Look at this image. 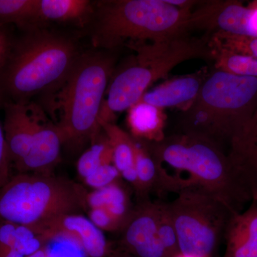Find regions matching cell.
Instances as JSON below:
<instances>
[{
	"label": "cell",
	"instance_id": "cell-6",
	"mask_svg": "<svg viewBox=\"0 0 257 257\" xmlns=\"http://www.w3.org/2000/svg\"><path fill=\"white\" fill-rule=\"evenodd\" d=\"M116 58L106 51L82 53L62 86L59 98L60 121L57 123L64 146L77 151L92 143L102 131L99 116Z\"/></svg>",
	"mask_w": 257,
	"mask_h": 257
},
{
	"label": "cell",
	"instance_id": "cell-8",
	"mask_svg": "<svg viewBox=\"0 0 257 257\" xmlns=\"http://www.w3.org/2000/svg\"><path fill=\"white\" fill-rule=\"evenodd\" d=\"M177 194L168 205L181 254L212 256L224 239L231 218L237 213L214 194L190 181Z\"/></svg>",
	"mask_w": 257,
	"mask_h": 257
},
{
	"label": "cell",
	"instance_id": "cell-12",
	"mask_svg": "<svg viewBox=\"0 0 257 257\" xmlns=\"http://www.w3.org/2000/svg\"><path fill=\"white\" fill-rule=\"evenodd\" d=\"M2 104L5 111V140L15 169L28 155L39 121L45 112L32 101L25 104L5 101Z\"/></svg>",
	"mask_w": 257,
	"mask_h": 257
},
{
	"label": "cell",
	"instance_id": "cell-2",
	"mask_svg": "<svg viewBox=\"0 0 257 257\" xmlns=\"http://www.w3.org/2000/svg\"><path fill=\"white\" fill-rule=\"evenodd\" d=\"M72 39L42 27L13 42L0 70V99L25 104L34 96L61 89L79 57Z\"/></svg>",
	"mask_w": 257,
	"mask_h": 257
},
{
	"label": "cell",
	"instance_id": "cell-32",
	"mask_svg": "<svg viewBox=\"0 0 257 257\" xmlns=\"http://www.w3.org/2000/svg\"><path fill=\"white\" fill-rule=\"evenodd\" d=\"M28 257H51V255L49 248H47V245H45L37 252Z\"/></svg>",
	"mask_w": 257,
	"mask_h": 257
},
{
	"label": "cell",
	"instance_id": "cell-28",
	"mask_svg": "<svg viewBox=\"0 0 257 257\" xmlns=\"http://www.w3.org/2000/svg\"><path fill=\"white\" fill-rule=\"evenodd\" d=\"M245 144V160L257 177V109L251 121L247 140Z\"/></svg>",
	"mask_w": 257,
	"mask_h": 257
},
{
	"label": "cell",
	"instance_id": "cell-4",
	"mask_svg": "<svg viewBox=\"0 0 257 257\" xmlns=\"http://www.w3.org/2000/svg\"><path fill=\"white\" fill-rule=\"evenodd\" d=\"M128 47L136 55L113 74L101 106V116L107 121H114L116 114L127 111L154 83L167 77L178 64L194 59L212 61L207 35L196 38L185 33Z\"/></svg>",
	"mask_w": 257,
	"mask_h": 257
},
{
	"label": "cell",
	"instance_id": "cell-26",
	"mask_svg": "<svg viewBox=\"0 0 257 257\" xmlns=\"http://www.w3.org/2000/svg\"><path fill=\"white\" fill-rule=\"evenodd\" d=\"M121 175L113 164L101 166L95 172L83 181L84 186L94 190L121 180Z\"/></svg>",
	"mask_w": 257,
	"mask_h": 257
},
{
	"label": "cell",
	"instance_id": "cell-22",
	"mask_svg": "<svg viewBox=\"0 0 257 257\" xmlns=\"http://www.w3.org/2000/svg\"><path fill=\"white\" fill-rule=\"evenodd\" d=\"M209 46L214 69L234 75L257 77V59L228 50L209 37Z\"/></svg>",
	"mask_w": 257,
	"mask_h": 257
},
{
	"label": "cell",
	"instance_id": "cell-9",
	"mask_svg": "<svg viewBox=\"0 0 257 257\" xmlns=\"http://www.w3.org/2000/svg\"><path fill=\"white\" fill-rule=\"evenodd\" d=\"M194 30L257 38V1L247 7L236 0L200 2L186 26L187 32Z\"/></svg>",
	"mask_w": 257,
	"mask_h": 257
},
{
	"label": "cell",
	"instance_id": "cell-27",
	"mask_svg": "<svg viewBox=\"0 0 257 257\" xmlns=\"http://www.w3.org/2000/svg\"><path fill=\"white\" fill-rule=\"evenodd\" d=\"M87 214L89 220L103 232H119L122 229L121 223L104 208H91Z\"/></svg>",
	"mask_w": 257,
	"mask_h": 257
},
{
	"label": "cell",
	"instance_id": "cell-25",
	"mask_svg": "<svg viewBox=\"0 0 257 257\" xmlns=\"http://www.w3.org/2000/svg\"><path fill=\"white\" fill-rule=\"evenodd\" d=\"M208 36L228 50L257 59L256 37L236 36L222 32H216Z\"/></svg>",
	"mask_w": 257,
	"mask_h": 257
},
{
	"label": "cell",
	"instance_id": "cell-31",
	"mask_svg": "<svg viewBox=\"0 0 257 257\" xmlns=\"http://www.w3.org/2000/svg\"><path fill=\"white\" fill-rule=\"evenodd\" d=\"M105 257H137L134 256V255L131 254V253H128L126 252V251H122V250L119 249V248H116V246L113 248V249L111 250L110 253L109 254L106 255Z\"/></svg>",
	"mask_w": 257,
	"mask_h": 257
},
{
	"label": "cell",
	"instance_id": "cell-29",
	"mask_svg": "<svg viewBox=\"0 0 257 257\" xmlns=\"http://www.w3.org/2000/svg\"><path fill=\"white\" fill-rule=\"evenodd\" d=\"M2 104L0 99V104ZM13 168L11 160L5 140L3 125L0 121V189L8 183L11 178V170Z\"/></svg>",
	"mask_w": 257,
	"mask_h": 257
},
{
	"label": "cell",
	"instance_id": "cell-3",
	"mask_svg": "<svg viewBox=\"0 0 257 257\" xmlns=\"http://www.w3.org/2000/svg\"><path fill=\"white\" fill-rule=\"evenodd\" d=\"M145 143L159 162L187 172L191 182L214 194L235 213L257 201L254 177L207 139L179 133L165 137L160 143Z\"/></svg>",
	"mask_w": 257,
	"mask_h": 257
},
{
	"label": "cell",
	"instance_id": "cell-13",
	"mask_svg": "<svg viewBox=\"0 0 257 257\" xmlns=\"http://www.w3.org/2000/svg\"><path fill=\"white\" fill-rule=\"evenodd\" d=\"M136 140L135 169L138 187L135 190L138 202L150 199L151 193L162 195L167 193H177L189 184L188 179L169 174L148 150L145 142Z\"/></svg>",
	"mask_w": 257,
	"mask_h": 257
},
{
	"label": "cell",
	"instance_id": "cell-19",
	"mask_svg": "<svg viewBox=\"0 0 257 257\" xmlns=\"http://www.w3.org/2000/svg\"><path fill=\"white\" fill-rule=\"evenodd\" d=\"M103 132L110 144L113 154V165L119 171L123 180L133 187H138L135 169L136 140L114 123H107L101 126Z\"/></svg>",
	"mask_w": 257,
	"mask_h": 257
},
{
	"label": "cell",
	"instance_id": "cell-11",
	"mask_svg": "<svg viewBox=\"0 0 257 257\" xmlns=\"http://www.w3.org/2000/svg\"><path fill=\"white\" fill-rule=\"evenodd\" d=\"M119 233L115 246L122 251L137 257H169L159 236L157 202H138Z\"/></svg>",
	"mask_w": 257,
	"mask_h": 257
},
{
	"label": "cell",
	"instance_id": "cell-1",
	"mask_svg": "<svg viewBox=\"0 0 257 257\" xmlns=\"http://www.w3.org/2000/svg\"><path fill=\"white\" fill-rule=\"evenodd\" d=\"M257 109V77L209 71L192 106L182 112L180 133L202 137L242 162Z\"/></svg>",
	"mask_w": 257,
	"mask_h": 257
},
{
	"label": "cell",
	"instance_id": "cell-20",
	"mask_svg": "<svg viewBox=\"0 0 257 257\" xmlns=\"http://www.w3.org/2000/svg\"><path fill=\"white\" fill-rule=\"evenodd\" d=\"M87 202L88 209L101 207L109 211L121 223L122 228L135 207L123 179L103 188L88 192Z\"/></svg>",
	"mask_w": 257,
	"mask_h": 257
},
{
	"label": "cell",
	"instance_id": "cell-7",
	"mask_svg": "<svg viewBox=\"0 0 257 257\" xmlns=\"http://www.w3.org/2000/svg\"><path fill=\"white\" fill-rule=\"evenodd\" d=\"M85 186L65 177L18 173L0 189V221L34 228L58 216L87 214Z\"/></svg>",
	"mask_w": 257,
	"mask_h": 257
},
{
	"label": "cell",
	"instance_id": "cell-18",
	"mask_svg": "<svg viewBox=\"0 0 257 257\" xmlns=\"http://www.w3.org/2000/svg\"><path fill=\"white\" fill-rule=\"evenodd\" d=\"M38 13L43 25L55 22L84 27L92 22L95 3L89 0H38Z\"/></svg>",
	"mask_w": 257,
	"mask_h": 257
},
{
	"label": "cell",
	"instance_id": "cell-24",
	"mask_svg": "<svg viewBox=\"0 0 257 257\" xmlns=\"http://www.w3.org/2000/svg\"><path fill=\"white\" fill-rule=\"evenodd\" d=\"M157 227L162 246L169 257H177L180 253L178 237L168 203L157 202Z\"/></svg>",
	"mask_w": 257,
	"mask_h": 257
},
{
	"label": "cell",
	"instance_id": "cell-15",
	"mask_svg": "<svg viewBox=\"0 0 257 257\" xmlns=\"http://www.w3.org/2000/svg\"><path fill=\"white\" fill-rule=\"evenodd\" d=\"M209 73L207 67H203L193 73L167 79L145 92L140 100L162 109L176 108L184 112L197 99Z\"/></svg>",
	"mask_w": 257,
	"mask_h": 257
},
{
	"label": "cell",
	"instance_id": "cell-16",
	"mask_svg": "<svg viewBox=\"0 0 257 257\" xmlns=\"http://www.w3.org/2000/svg\"><path fill=\"white\" fill-rule=\"evenodd\" d=\"M224 239V257H257V201L233 216Z\"/></svg>",
	"mask_w": 257,
	"mask_h": 257
},
{
	"label": "cell",
	"instance_id": "cell-14",
	"mask_svg": "<svg viewBox=\"0 0 257 257\" xmlns=\"http://www.w3.org/2000/svg\"><path fill=\"white\" fill-rule=\"evenodd\" d=\"M63 145L62 136L57 124L42 114L31 148L23 162L15 168L18 173L53 174L61 160V150Z\"/></svg>",
	"mask_w": 257,
	"mask_h": 257
},
{
	"label": "cell",
	"instance_id": "cell-23",
	"mask_svg": "<svg viewBox=\"0 0 257 257\" xmlns=\"http://www.w3.org/2000/svg\"><path fill=\"white\" fill-rule=\"evenodd\" d=\"M113 164L112 150L104 132L96 137L77 162V171L82 181L103 165Z\"/></svg>",
	"mask_w": 257,
	"mask_h": 257
},
{
	"label": "cell",
	"instance_id": "cell-21",
	"mask_svg": "<svg viewBox=\"0 0 257 257\" xmlns=\"http://www.w3.org/2000/svg\"><path fill=\"white\" fill-rule=\"evenodd\" d=\"M14 24L25 31L42 28L38 0H0V25Z\"/></svg>",
	"mask_w": 257,
	"mask_h": 257
},
{
	"label": "cell",
	"instance_id": "cell-10",
	"mask_svg": "<svg viewBox=\"0 0 257 257\" xmlns=\"http://www.w3.org/2000/svg\"><path fill=\"white\" fill-rule=\"evenodd\" d=\"M30 229L45 244L60 237L72 240L87 257H105L114 247L84 214H65Z\"/></svg>",
	"mask_w": 257,
	"mask_h": 257
},
{
	"label": "cell",
	"instance_id": "cell-17",
	"mask_svg": "<svg viewBox=\"0 0 257 257\" xmlns=\"http://www.w3.org/2000/svg\"><path fill=\"white\" fill-rule=\"evenodd\" d=\"M165 109L140 100L127 110L126 124L135 140L160 143L165 138Z\"/></svg>",
	"mask_w": 257,
	"mask_h": 257
},
{
	"label": "cell",
	"instance_id": "cell-30",
	"mask_svg": "<svg viewBox=\"0 0 257 257\" xmlns=\"http://www.w3.org/2000/svg\"><path fill=\"white\" fill-rule=\"evenodd\" d=\"M6 26L7 25H0V70L8 60L14 42Z\"/></svg>",
	"mask_w": 257,
	"mask_h": 257
},
{
	"label": "cell",
	"instance_id": "cell-5",
	"mask_svg": "<svg viewBox=\"0 0 257 257\" xmlns=\"http://www.w3.org/2000/svg\"><path fill=\"white\" fill-rule=\"evenodd\" d=\"M192 10L167 0H104L95 2L92 44L112 50L128 42L160 41L188 33L186 26Z\"/></svg>",
	"mask_w": 257,
	"mask_h": 257
}]
</instances>
